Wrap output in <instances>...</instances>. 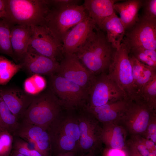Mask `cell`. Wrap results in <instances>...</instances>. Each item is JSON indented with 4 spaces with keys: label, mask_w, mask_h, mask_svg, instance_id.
<instances>
[{
    "label": "cell",
    "mask_w": 156,
    "mask_h": 156,
    "mask_svg": "<svg viewBox=\"0 0 156 156\" xmlns=\"http://www.w3.org/2000/svg\"><path fill=\"white\" fill-rule=\"evenodd\" d=\"M116 49L99 28L75 54L83 65L94 75L105 72L112 62Z\"/></svg>",
    "instance_id": "cell-1"
},
{
    "label": "cell",
    "mask_w": 156,
    "mask_h": 156,
    "mask_svg": "<svg viewBox=\"0 0 156 156\" xmlns=\"http://www.w3.org/2000/svg\"><path fill=\"white\" fill-rule=\"evenodd\" d=\"M5 20L11 25L44 26L49 0H5Z\"/></svg>",
    "instance_id": "cell-2"
},
{
    "label": "cell",
    "mask_w": 156,
    "mask_h": 156,
    "mask_svg": "<svg viewBox=\"0 0 156 156\" xmlns=\"http://www.w3.org/2000/svg\"><path fill=\"white\" fill-rule=\"evenodd\" d=\"M88 15L83 5L63 8L50 6L44 27L57 42L62 44L64 38L70 29Z\"/></svg>",
    "instance_id": "cell-3"
},
{
    "label": "cell",
    "mask_w": 156,
    "mask_h": 156,
    "mask_svg": "<svg viewBox=\"0 0 156 156\" xmlns=\"http://www.w3.org/2000/svg\"><path fill=\"white\" fill-rule=\"evenodd\" d=\"M61 105L51 90L41 92L34 96L22 117L23 121L48 129L59 117Z\"/></svg>",
    "instance_id": "cell-4"
},
{
    "label": "cell",
    "mask_w": 156,
    "mask_h": 156,
    "mask_svg": "<svg viewBox=\"0 0 156 156\" xmlns=\"http://www.w3.org/2000/svg\"><path fill=\"white\" fill-rule=\"evenodd\" d=\"M129 50L122 42L116 49L112 62L107 70L108 77L114 81L131 101L139 99L133 85L132 67L129 59Z\"/></svg>",
    "instance_id": "cell-5"
},
{
    "label": "cell",
    "mask_w": 156,
    "mask_h": 156,
    "mask_svg": "<svg viewBox=\"0 0 156 156\" xmlns=\"http://www.w3.org/2000/svg\"><path fill=\"white\" fill-rule=\"evenodd\" d=\"M156 110L140 99L131 101L119 122L129 136H142L145 132Z\"/></svg>",
    "instance_id": "cell-6"
},
{
    "label": "cell",
    "mask_w": 156,
    "mask_h": 156,
    "mask_svg": "<svg viewBox=\"0 0 156 156\" xmlns=\"http://www.w3.org/2000/svg\"><path fill=\"white\" fill-rule=\"evenodd\" d=\"M88 105L98 107L123 99H127L119 86L105 72L95 76L89 89Z\"/></svg>",
    "instance_id": "cell-7"
},
{
    "label": "cell",
    "mask_w": 156,
    "mask_h": 156,
    "mask_svg": "<svg viewBox=\"0 0 156 156\" xmlns=\"http://www.w3.org/2000/svg\"><path fill=\"white\" fill-rule=\"evenodd\" d=\"M122 42L129 51L138 48L156 50V21L139 17L134 25L125 31Z\"/></svg>",
    "instance_id": "cell-8"
},
{
    "label": "cell",
    "mask_w": 156,
    "mask_h": 156,
    "mask_svg": "<svg viewBox=\"0 0 156 156\" xmlns=\"http://www.w3.org/2000/svg\"><path fill=\"white\" fill-rule=\"evenodd\" d=\"M50 76V90L61 105L70 108L81 104L87 98L88 92L86 89L57 74Z\"/></svg>",
    "instance_id": "cell-9"
},
{
    "label": "cell",
    "mask_w": 156,
    "mask_h": 156,
    "mask_svg": "<svg viewBox=\"0 0 156 156\" xmlns=\"http://www.w3.org/2000/svg\"><path fill=\"white\" fill-rule=\"evenodd\" d=\"M55 73L88 91L95 75L81 63L75 54H64Z\"/></svg>",
    "instance_id": "cell-10"
},
{
    "label": "cell",
    "mask_w": 156,
    "mask_h": 156,
    "mask_svg": "<svg viewBox=\"0 0 156 156\" xmlns=\"http://www.w3.org/2000/svg\"><path fill=\"white\" fill-rule=\"evenodd\" d=\"M98 28L88 15L67 33L62 42L61 52L75 54L94 34Z\"/></svg>",
    "instance_id": "cell-11"
},
{
    "label": "cell",
    "mask_w": 156,
    "mask_h": 156,
    "mask_svg": "<svg viewBox=\"0 0 156 156\" xmlns=\"http://www.w3.org/2000/svg\"><path fill=\"white\" fill-rule=\"evenodd\" d=\"M80 130L79 149L86 152L95 151L101 143L102 127L91 115L82 116L77 118Z\"/></svg>",
    "instance_id": "cell-12"
},
{
    "label": "cell",
    "mask_w": 156,
    "mask_h": 156,
    "mask_svg": "<svg viewBox=\"0 0 156 156\" xmlns=\"http://www.w3.org/2000/svg\"><path fill=\"white\" fill-rule=\"evenodd\" d=\"M31 38L29 47L38 53L57 61L61 52L59 44L44 26H31Z\"/></svg>",
    "instance_id": "cell-13"
},
{
    "label": "cell",
    "mask_w": 156,
    "mask_h": 156,
    "mask_svg": "<svg viewBox=\"0 0 156 156\" xmlns=\"http://www.w3.org/2000/svg\"><path fill=\"white\" fill-rule=\"evenodd\" d=\"M14 134L27 141L43 156H49L51 148L48 129L23 121Z\"/></svg>",
    "instance_id": "cell-14"
},
{
    "label": "cell",
    "mask_w": 156,
    "mask_h": 156,
    "mask_svg": "<svg viewBox=\"0 0 156 156\" xmlns=\"http://www.w3.org/2000/svg\"><path fill=\"white\" fill-rule=\"evenodd\" d=\"M19 63L21 65L22 69L31 75H50L55 73L59 64L57 61L39 54L29 47Z\"/></svg>",
    "instance_id": "cell-15"
},
{
    "label": "cell",
    "mask_w": 156,
    "mask_h": 156,
    "mask_svg": "<svg viewBox=\"0 0 156 156\" xmlns=\"http://www.w3.org/2000/svg\"><path fill=\"white\" fill-rule=\"evenodd\" d=\"M34 96L17 88L0 86V96L18 119L22 118Z\"/></svg>",
    "instance_id": "cell-16"
},
{
    "label": "cell",
    "mask_w": 156,
    "mask_h": 156,
    "mask_svg": "<svg viewBox=\"0 0 156 156\" xmlns=\"http://www.w3.org/2000/svg\"><path fill=\"white\" fill-rule=\"evenodd\" d=\"M131 101L123 99L100 106L88 105L87 110L89 114L103 125L119 122Z\"/></svg>",
    "instance_id": "cell-17"
},
{
    "label": "cell",
    "mask_w": 156,
    "mask_h": 156,
    "mask_svg": "<svg viewBox=\"0 0 156 156\" xmlns=\"http://www.w3.org/2000/svg\"><path fill=\"white\" fill-rule=\"evenodd\" d=\"M128 136L127 130L119 122L103 124L101 140L107 148L124 151Z\"/></svg>",
    "instance_id": "cell-18"
},
{
    "label": "cell",
    "mask_w": 156,
    "mask_h": 156,
    "mask_svg": "<svg viewBox=\"0 0 156 156\" xmlns=\"http://www.w3.org/2000/svg\"><path fill=\"white\" fill-rule=\"evenodd\" d=\"M31 26L15 25L11 26V42L14 61L19 63L27 52L31 38Z\"/></svg>",
    "instance_id": "cell-19"
},
{
    "label": "cell",
    "mask_w": 156,
    "mask_h": 156,
    "mask_svg": "<svg viewBox=\"0 0 156 156\" xmlns=\"http://www.w3.org/2000/svg\"><path fill=\"white\" fill-rule=\"evenodd\" d=\"M119 0H85L83 5L89 16L101 30L102 23L107 17L116 13L114 5Z\"/></svg>",
    "instance_id": "cell-20"
},
{
    "label": "cell",
    "mask_w": 156,
    "mask_h": 156,
    "mask_svg": "<svg viewBox=\"0 0 156 156\" xmlns=\"http://www.w3.org/2000/svg\"><path fill=\"white\" fill-rule=\"evenodd\" d=\"M142 0H127L114 4V9L119 14L125 31L132 27L139 20L138 12L142 7Z\"/></svg>",
    "instance_id": "cell-21"
},
{
    "label": "cell",
    "mask_w": 156,
    "mask_h": 156,
    "mask_svg": "<svg viewBox=\"0 0 156 156\" xmlns=\"http://www.w3.org/2000/svg\"><path fill=\"white\" fill-rule=\"evenodd\" d=\"M101 30L106 32L107 40L114 48L117 49L120 47L125 36V29L116 13L104 20Z\"/></svg>",
    "instance_id": "cell-22"
},
{
    "label": "cell",
    "mask_w": 156,
    "mask_h": 156,
    "mask_svg": "<svg viewBox=\"0 0 156 156\" xmlns=\"http://www.w3.org/2000/svg\"><path fill=\"white\" fill-rule=\"evenodd\" d=\"M129 56L132 67L133 85L139 96L144 86L156 76V69L140 62L130 53Z\"/></svg>",
    "instance_id": "cell-23"
},
{
    "label": "cell",
    "mask_w": 156,
    "mask_h": 156,
    "mask_svg": "<svg viewBox=\"0 0 156 156\" xmlns=\"http://www.w3.org/2000/svg\"><path fill=\"white\" fill-rule=\"evenodd\" d=\"M0 125L4 130L14 133L20 124L18 119L10 110L0 96Z\"/></svg>",
    "instance_id": "cell-24"
},
{
    "label": "cell",
    "mask_w": 156,
    "mask_h": 156,
    "mask_svg": "<svg viewBox=\"0 0 156 156\" xmlns=\"http://www.w3.org/2000/svg\"><path fill=\"white\" fill-rule=\"evenodd\" d=\"M21 69V65L16 64L0 55V85H5Z\"/></svg>",
    "instance_id": "cell-25"
},
{
    "label": "cell",
    "mask_w": 156,
    "mask_h": 156,
    "mask_svg": "<svg viewBox=\"0 0 156 156\" xmlns=\"http://www.w3.org/2000/svg\"><path fill=\"white\" fill-rule=\"evenodd\" d=\"M10 25L6 20H0V53L8 56L14 61L11 42Z\"/></svg>",
    "instance_id": "cell-26"
},
{
    "label": "cell",
    "mask_w": 156,
    "mask_h": 156,
    "mask_svg": "<svg viewBox=\"0 0 156 156\" xmlns=\"http://www.w3.org/2000/svg\"><path fill=\"white\" fill-rule=\"evenodd\" d=\"M24 81L23 87L24 91L32 96H35L41 93L46 87V81L40 75H31Z\"/></svg>",
    "instance_id": "cell-27"
},
{
    "label": "cell",
    "mask_w": 156,
    "mask_h": 156,
    "mask_svg": "<svg viewBox=\"0 0 156 156\" xmlns=\"http://www.w3.org/2000/svg\"><path fill=\"white\" fill-rule=\"evenodd\" d=\"M140 99L156 110V76L146 83L139 93Z\"/></svg>",
    "instance_id": "cell-28"
},
{
    "label": "cell",
    "mask_w": 156,
    "mask_h": 156,
    "mask_svg": "<svg viewBox=\"0 0 156 156\" xmlns=\"http://www.w3.org/2000/svg\"><path fill=\"white\" fill-rule=\"evenodd\" d=\"M129 51V53L140 62L156 69V50L138 48Z\"/></svg>",
    "instance_id": "cell-29"
},
{
    "label": "cell",
    "mask_w": 156,
    "mask_h": 156,
    "mask_svg": "<svg viewBox=\"0 0 156 156\" xmlns=\"http://www.w3.org/2000/svg\"><path fill=\"white\" fill-rule=\"evenodd\" d=\"M13 138L7 130L0 131V156H9L12 147Z\"/></svg>",
    "instance_id": "cell-30"
},
{
    "label": "cell",
    "mask_w": 156,
    "mask_h": 156,
    "mask_svg": "<svg viewBox=\"0 0 156 156\" xmlns=\"http://www.w3.org/2000/svg\"><path fill=\"white\" fill-rule=\"evenodd\" d=\"M14 147L15 150L25 156H43L37 150L30 148L28 143L21 139L15 140Z\"/></svg>",
    "instance_id": "cell-31"
},
{
    "label": "cell",
    "mask_w": 156,
    "mask_h": 156,
    "mask_svg": "<svg viewBox=\"0 0 156 156\" xmlns=\"http://www.w3.org/2000/svg\"><path fill=\"white\" fill-rule=\"evenodd\" d=\"M142 17L148 20L156 21V0H142Z\"/></svg>",
    "instance_id": "cell-32"
},
{
    "label": "cell",
    "mask_w": 156,
    "mask_h": 156,
    "mask_svg": "<svg viewBox=\"0 0 156 156\" xmlns=\"http://www.w3.org/2000/svg\"><path fill=\"white\" fill-rule=\"evenodd\" d=\"M142 136L156 143V115L151 120L145 132Z\"/></svg>",
    "instance_id": "cell-33"
},
{
    "label": "cell",
    "mask_w": 156,
    "mask_h": 156,
    "mask_svg": "<svg viewBox=\"0 0 156 156\" xmlns=\"http://www.w3.org/2000/svg\"><path fill=\"white\" fill-rule=\"evenodd\" d=\"M80 1L79 0H49L50 6L57 8L79 5Z\"/></svg>",
    "instance_id": "cell-34"
},
{
    "label": "cell",
    "mask_w": 156,
    "mask_h": 156,
    "mask_svg": "<svg viewBox=\"0 0 156 156\" xmlns=\"http://www.w3.org/2000/svg\"><path fill=\"white\" fill-rule=\"evenodd\" d=\"M124 151L125 156H142L133 146L127 142L126 149Z\"/></svg>",
    "instance_id": "cell-35"
},
{
    "label": "cell",
    "mask_w": 156,
    "mask_h": 156,
    "mask_svg": "<svg viewBox=\"0 0 156 156\" xmlns=\"http://www.w3.org/2000/svg\"><path fill=\"white\" fill-rule=\"evenodd\" d=\"M5 0H0V20L5 19Z\"/></svg>",
    "instance_id": "cell-36"
},
{
    "label": "cell",
    "mask_w": 156,
    "mask_h": 156,
    "mask_svg": "<svg viewBox=\"0 0 156 156\" xmlns=\"http://www.w3.org/2000/svg\"><path fill=\"white\" fill-rule=\"evenodd\" d=\"M75 153L74 152H64L58 154L55 156H75Z\"/></svg>",
    "instance_id": "cell-37"
},
{
    "label": "cell",
    "mask_w": 156,
    "mask_h": 156,
    "mask_svg": "<svg viewBox=\"0 0 156 156\" xmlns=\"http://www.w3.org/2000/svg\"><path fill=\"white\" fill-rule=\"evenodd\" d=\"M10 155V156H25L17 151L15 150L11 155Z\"/></svg>",
    "instance_id": "cell-38"
},
{
    "label": "cell",
    "mask_w": 156,
    "mask_h": 156,
    "mask_svg": "<svg viewBox=\"0 0 156 156\" xmlns=\"http://www.w3.org/2000/svg\"><path fill=\"white\" fill-rule=\"evenodd\" d=\"M80 156H96L95 152H90L87 153L82 155Z\"/></svg>",
    "instance_id": "cell-39"
},
{
    "label": "cell",
    "mask_w": 156,
    "mask_h": 156,
    "mask_svg": "<svg viewBox=\"0 0 156 156\" xmlns=\"http://www.w3.org/2000/svg\"><path fill=\"white\" fill-rule=\"evenodd\" d=\"M3 130H3L2 128L1 127L0 125V131H3Z\"/></svg>",
    "instance_id": "cell-40"
}]
</instances>
